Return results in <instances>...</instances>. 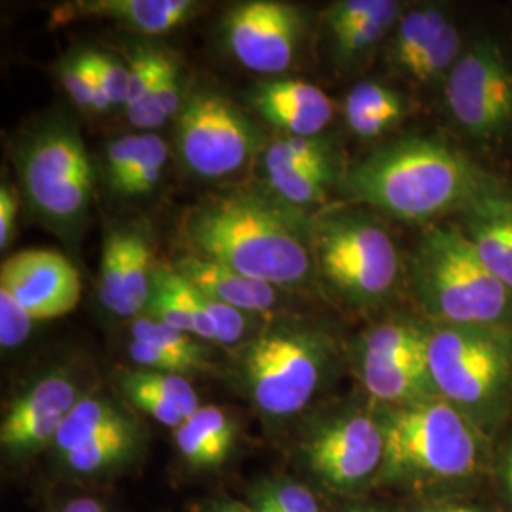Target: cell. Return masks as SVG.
<instances>
[{"mask_svg": "<svg viewBox=\"0 0 512 512\" xmlns=\"http://www.w3.org/2000/svg\"><path fill=\"white\" fill-rule=\"evenodd\" d=\"M181 236L194 255L281 291L311 293L319 285L313 219L270 190L238 188L192 205Z\"/></svg>", "mask_w": 512, "mask_h": 512, "instance_id": "6da1fadb", "label": "cell"}, {"mask_svg": "<svg viewBox=\"0 0 512 512\" xmlns=\"http://www.w3.org/2000/svg\"><path fill=\"white\" fill-rule=\"evenodd\" d=\"M499 179L437 137L406 135L351 165L340 186L363 203L410 224L458 215Z\"/></svg>", "mask_w": 512, "mask_h": 512, "instance_id": "7a4b0ae2", "label": "cell"}, {"mask_svg": "<svg viewBox=\"0 0 512 512\" xmlns=\"http://www.w3.org/2000/svg\"><path fill=\"white\" fill-rule=\"evenodd\" d=\"M408 285L431 323L512 327V291L478 258L456 222L429 224L408 262Z\"/></svg>", "mask_w": 512, "mask_h": 512, "instance_id": "3957f363", "label": "cell"}, {"mask_svg": "<svg viewBox=\"0 0 512 512\" xmlns=\"http://www.w3.org/2000/svg\"><path fill=\"white\" fill-rule=\"evenodd\" d=\"M427 366L440 399L482 433L505 420L512 399V327L427 321Z\"/></svg>", "mask_w": 512, "mask_h": 512, "instance_id": "277c9868", "label": "cell"}, {"mask_svg": "<svg viewBox=\"0 0 512 512\" xmlns=\"http://www.w3.org/2000/svg\"><path fill=\"white\" fill-rule=\"evenodd\" d=\"M336 361L329 330L281 319L260 330L238 353V378L249 401L268 418L300 414L327 382Z\"/></svg>", "mask_w": 512, "mask_h": 512, "instance_id": "5b68a950", "label": "cell"}, {"mask_svg": "<svg viewBox=\"0 0 512 512\" xmlns=\"http://www.w3.org/2000/svg\"><path fill=\"white\" fill-rule=\"evenodd\" d=\"M313 251L319 285L353 310H378L399 289V247L368 211L338 209L315 217Z\"/></svg>", "mask_w": 512, "mask_h": 512, "instance_id": "8992f818", "label": "cell"}, {"mask_svg": "<svg viewBox=\"0 0 512 512\" xmlns=\"http://www.w3.org/2000/svg\"><path fill=\"white\" fill-rule=\"evenodd\" d=\"M384 435L382 480H456L473 475L482 456V431L440 397L376 414Z\"/></svg>", "mask_w": 512, "mask_h": 512, "instance_id": "52a82bcc", "label": "cell"}, {"mask_svg": "<svg viewBox=\"0 0 512 512\" xmlns=\"http://www.w3.org/2000/svg\"><path fill=\"white\" fill-rule=\"evenodd\" d=\"M23 194L52 230L71 238L90 211L93 169L74 124L54 120L31 135L18 154Z\"/></svg>", "mask_w": 512, "mask_h": 512, "instance_id": "ba28073f", "label": "cell"}, {"mask_svg": "<svg viewBox=\"0 0 512 512\" xmlns=\"http://www.w3.org/2000/svg\"><path fill=\"white\" fill-rule=\"evenodd\" d=\"M177 118L179 158L203 181L236 175L266 148V139L255 122L228 97L213 90L188 93Z\"/></svg>", "mask_w": 512, "mask_h": 512, "instance_id": "9c48e42d", "label": "cell"}, {"mask_svg": "<svg viewBox=\"0 0 512 512\" xmlns=\"http://www.w3.org/2000/svg\"><path fill=\"white\" fill-rule=\"evenodd\" d=\"M357 374L382 406H403L439 397L427 366V321L389 317L359 336Z\"/></svg>", "mask_w": 512, "mask_h": 512, "instance_id": "30bf717a", "label": "cell"}, {"mask_svg": "<svg viewBox=\"0 0 512 512\" xmlns=\"http://www.w3.org/2000/svg\"><path fill=\"white\" fill-rule=\"evenodd\" d=\"M444 105L465 135L495 141L512 128V69L494 40H475L446 76Z\"/></svg>", "mask_w": 512, "mask_h": 512, "instance_id": "8fae6325", "label": "cell"}, {"mask_svg": "<svg viewBox=\"0 0 512 512\" xmlns=\"http://www.w3.org/2000/svg\"><path fill=\"white\" fill-rule=\"evenodd\" d=\"M304 12L281 0H249L232 6L222 19L228 52L251 73H285L302 52L306 38Z\"/></svg>", "mask_w": 512, "mask_h": 512, "instance_id": "7c38bea8", "label": "cell"}, {"mask_svg": "<svg viewBox=\"0 0 512 512\" xmlns=\"http://www.w3.org/2000/svg\"><path fill=\"white\" fill-rule=\"evenodd\" d=\"M304 454L323 482L336 490H351L382 471L384 435L374 414L348 410L313 429Z\"/></svg>", "mask_w": 512, "mask_h": 512, "instance_id": "4fadbf2b", "label": "cell"}, {"mask_svg": "<svg viewBox=\"0 0 512 512\" xmlns=\"http://www.w3.org/2000/svg\"><path fill=\"white\" fill-rule=\"evenodd\" d=\"M88 393L65 370L40 376L10 403L0 423V444L16 458H29L54 446L55 439L74 410Z\"/></svg>", "mask_w": 512, "mask_h": 512, "instance_id": "5bb4252c", "label": "cell"}, {"mask_svg": "<svg viewBox=\"0 0 512 512\" xmlns=\"http://www.w3.org/2000/svg\"><path fill=\"white\" fill-rule=\"evenodd\" d=\"M0 287L16 296L35 321L67 315L80 300V275L73 264L48 249H29L2 262Z\"/></svg>", "mask_w": 512, "mask_h": 512, "instance_id": "9a60e30c", "label": "cell"}, {"mask_svg": "<svg viewBox=\"0 0 512 512\" xmlns=\"http://www.w3.org/2000/svg\"><path fill=\"white\" fill-rule=\"evenodd\" d=\"M249 103L266 122L293 137H321L336 114V105L327 93L296 78L260 82L249 93Z\"/></svg>", "mask_w": 512, "mask_h": 512, "instance_id": "2e32d148", "label": "cell"}, {"mask_svg": "<svg viewBox=\"0 0 512 512\" xmlns=\"http://www.w3.org/2000/svg\"><path fill=\"white\" fill-rule=\"evenodd\" d=\"M478 258L512 291V190L494 184L456 215Z\"/></svg>", "mask_w": 512, "mask_h": 512, "instance_id": "e0dca14e", "label": "cell"}, {"mask_svg": "<svg viewBox=\"0 0 512 512\" xmlns=\"http://www.w3.org/2000/svg\"><path fill=\"white\" fill-rule=\"evenodd\" d=\"M173 268L202 293L251 315L268 313L281 300V289L274 285L239 274L220 262L194 253L177 258Z\"/></svg>", "mask_w": 512, "mask_h": 512, "instance_id": "ac0fdd59", "label": "cell"}, {"mask_svg": "<svg viewBox=\"0 0 512 512\" xmlns=\"http://www.w3.org/2000/svg\"><path fill=\"white\" fill-rule=\"evenodd\" d=\"M192 0H86L61 6L55 23L78 18H107L143 35H164L181 27L196 12Z\"/></svg>", "mask_w": 512, "mask_h": 512, "instance_id": "d6986e66", "label": "cell"}, {"mask_svg": "<svg viewBox=\"0 0 512 512\" xmlns=\"http://www.w3.org/2000/svg\"><path fill=\"white\" fill-rule=\"evenodd\" d=\"M145 313L173 329L196 336L198 340L217 342L203 294L183 275L177 274L173 266L156 264L152 294Z\"/></svg>", "mask_w": 512, "mask_h": 512, "instance_id": "ffe728a7", "label": "cell"}, {"mask_svg": "<svg viewBox=\"0 0 512 512\" xmlns=\"http://www.w3.org/2000/svg\"><path fill=\"white\" fill-rule=\"evenodd\" d=\"M236 421L219 406H202L175 429V444L194 469L220 467L232 452Z\"/></svg>", "mask_w": 512, "mask_h": 512, "instance_id": "44dd1931", "label": "cell"}, {"mask_svg": "<svg viewBox=\"0 0 512 512\" xmlns=\"http://www.w3.org/2000/svg\"><path fill=\"white\" fill-rule=\"evenodd\" d=\"M450 21L452 18L439 4H423L404 10L393 33L389 35L387 61L391 69L399 74L406 73V69Z\"/></svg>", "mask_w": 512, "mask_h": 512, "instance_id": "7402d4cb", "label": "cell"}, {"mask_svg": "<svg viewBox=\"0 0 512 512\" xmlns=\"http://www.w3.org/2000/svg\"><path fill=\"white\" fill-rule=\"evenodd\" d=\"M133 420L128 412L120 408L105 395H86L80 403L74 406L73 412L67 416L57 439H55V452L63 456L74 448L90 442V440L103 437L114 429L126 427Z\"/></svg>", "mask_w": 512, "mask_h": 512, "instance_id": "603a6c76", "label": "cell"}, {"mask_svg": "<svg viewBox=\"0 0 512 512\" xmlns=\"http://www.w3.org/2000/svg\"><path fill=\"white\" fill-rule=\"evenodd\" d=\"M156 262L145 230L124 228V281L118 317L135 319L147 311Z\"/></svg>", "mask_w": 512, "mask_h": 512, "instance_id": "cb8c5ba5", "label": "cell"}, {"mask_svg": "<svg viewBox=\"0 0 512 512\" xmlns=\"http://www.w3.org/2000/svg\"><path fill=\"white\" fill-rule=\"evenodd\" d=\"M404 6L397 0H382L380 8L359 21L346 31L332 35V55L340 69L357 65L363 57L376 50L387 35L393 33L399 18L403 16Z\"/></svg>", "mask_w": 512, "mask_h": 512, "instance_id": "d4e9b609", "label": "cell"}, {"mask_svg": "<svg viewBox=\"0 0 512 512\" xmlns=\"http://www.w3.org/2000/svg\"><path fill=\"white\" fill-rule=\"evenodd\" d=\"M340 160L327 164L308 165L291 171L268 173L266 183L270 192L281 202L306 211L311 205L325 202L330 188L342 181Z\"/></svg>", "mask_w": 512, "mask_h": 512, "instance_id": "484cf974", "label": "cell"}, {"mask_svg": "<svg viewBox=\"0 0 512 512\" xmlns=\"http://www.w3.org/2000/svg\"><path fill=\"white\" fill-rule=\"evenodd\" d=\"M139 429L137 423L114 429L103 437L90 440L71 452L59 456L63 465L76 475H97L114 465L124 463L137 450Z\"/></svg>", "mask_w": 512, "mask_h": 512, "instance_id": "4316f807", "label": "cell"}, {"mask_svg": "<svg viewBox=\"0 0 512 512\" xmlns=\"http://www.w3.org/2000/svg\"><path fill=\"white\" fill-rule=\"evenodd\" d=\"M184 97L181 69L177 61L167 54L164 67L158 74L152 90L143 105L128 110L129 122L139 129H158L167 124L173 116H179L183 109Z\"/></svg>", "mask_w": 512, "mask_h": 512, "instance_id": "83f0119b", "label": "cell"}, {"mask_svg": "<svg viewBox=\"0 0 512 512\" xmlns=\"http://www.w3.org/2000/svg\"><path fill=\"white\" fill-rule=\"evenodd\" d=\"M327 162H338V154L325 137L279 135L262 152L264 175Z\"/></svg>", "mask_w": 512, "mask_h": 512, "instance_id": "f1b7e54d", "label": "cell"}, {"mask_svg": "<svg viewBox=\"0 0 512 512\" xmlns=\"http://www.w3.org/2000/svg\"><path fill=\"white\" fill-rule=\"evenodd\" d=\"M463 50L465 46L458 25L450 21L435 40L418 55V59L406 69L403 76L416 84H444L446 76L458 63Z\"/></svg>", "mask_w": 512, "mask_h": 512, "instance_id": "f546056e", "label": "cell"}, {"mask_svg": "<svg viewBox=\"0 0 512 512\" xmlns=\"http://www.w3.org/2000/svg\"><path fill=\"white\" fill-rule=\"evenodd\" d=\"M118 380L137 385L145 391L162 397L167 403L173 404L184 418H190L192 414H196L202 408L196 389L184 376H179V374H165V372H156V370L133 368V370H122L118 374Z\"/></svg>", "mask_w": 512, "mask_h": 512, "instance_id": "4dcf8cb0", "label": "cell"}, {"mask_svg": "<svg viewBox=\"0 0 512 512\" xmlns=\"http://www.w3.org/2000/svg\"><path fill=\"white\" fill-rule=\"evenodd\" d=\"M167 164V145L164 139L152 131L141 133V145L137 158L129 169L128 177L118 190V196L141 198L154 190L164 175Z\"/></svg>", "mask_w": 512, "mask_h": 512, "instance_id": "1f68e13d", "label": "cell"}, {"mask_svg": "<svg viewBox=\"0 0 512 512\" xmlns=\"http://www.w3.org/2000/svg\"><path fill=\"white\" fill-rule=\"evenodd\" d=\"M131 338L139 340V342L154 344L158 348L179 353L184 357H192V359L202 361V363H209L207 361L209 353H207V349L203 348L202 342L196 336L186 334L183 330L173 329L162 321L150 317L147 313L133 319Z\"/></svg>", "mask_w": 512, "mask_h": 512, "instance_id": "d6a6232c", "label": "cell"}, {"mask_svg": "<svg viewBox=\"0 0 512 512\" xmlns=\"http://www.w3.org/2000/svg\"><path fill=\"white\" fill-rule=\"evenodd\" d=\"M255 512H321L315 495L302 484L289 480H275L262 484L255 495Z\"/></svg>", "mask_w": 512, "mask_h": 512, "instance_id": "836d02e7", "label": "cell"}, {"mask_svg": "<svg viewBox=\"0 0 512 512\" xmlns=\"http://www.w3.org/2000/svg\"><path fill=\"white\" fill-rule=\"evenodd\" d=\"M99 275V298L110 313H118L124 281V228H114L107 234Z\"/></svg>", "mask_w": 512, "mask_h": 512, "instance_id": "e575fe53", "label": "cell"}, {"mask_svg": "<svg viewBox=\"0 0 512 512\" xmlns=\"http://www.w3.org/2000/svg\"><path fill=\"white\" fill-rule=\"evenodd\" d=\"M128 351L131 361L137 365V368H145V370L186 376V374L209 368V363H202L192 357H184L179 353L158 348V346L147 344V342H139V340H131Z\"/></svg>", "mask_w": 512, "mask_h": 512, "instance_id": "d590c367", "label": "cell"}, {"mask_svg": "<svg viewBox=\"0 0 512 512\" xmlns=\"http://www.w3.org/2000/svg\"><path fill=\"white\" fill-rule=\"evenodd\" d=\"M167 54L162 50L143 48L129 57V92L126 112L137 109L145 103L158 74L164 67Z\"/></svg>", "mask_w": 512, "mask_h": 512, "instance_id": "8d00e7d4", "label": "cell"}, {"mask_svg": "<svg viewBox=\"0 0 512 512\" xmlns=\"http://www.w3.org/2000/svg\"><path fill=\"white\" fill-rule=\"evenodd\" d=\"M349 129L363 139H376L406 118V103L393 107H344Z\"/></svg>", "mask_w": 512, "mask_h": 512, "instance_id": "74e56055", "label": "cell"}, {"mask_svg": "<svg viewBox=\"0 0 512 512\" xmlns=\"http://www.w3.org/2000/svg\"><path fill=\"white\" fill-rule=\"evenodd\" d=\"M59 78L74 107L82 112H93L92 67L86 50L61 61Z\"/></svg>", "mask_w": 512, "mask_h": 512, "instance_id": "f35d334b", "label": "cell"}, {"mask_svg": "<svg viewBox=\"0 0 512 512\" xmlns=\"http://www.w3.org/2000/svg\"><path fill=\"white\" fill-rule=\"evenodd\" d=\"M202 294L205 310L209 313L211 323L215 327L217 344H220V346H238V344H241L243 338L247 336L249 325H251V313L236 310V308H232L224 302L211 298L209 294Z\"/></svg>", "mask_w": 512, "mask_h": 512, "instance_id": "ab89813d", "label": "cell"}, {"mask_svg": "<svg viewBox=\"0 0 512 512\" xmlns=\"http://www.w3.org/2000/svg\"><path fill=\"white\" fill-rule=\"evenodd\" d=\"M33 315L25 310L16 296L0 287V346L16 349L27 342L33 330Z\"/></svg>", "mask_w": 512, "mask_h": 512, "instance_id": "60d3db41", "label": "cell"}, {"mask_svg": "<svg viewBox=\"0 0 512 512\" xmlns=\"http://www.w3.org/2000/svg\"><path fill=\"white\" fill-rule=\"evenodd\" d=\"M139 145H141V133H128L110 141L107 147V158H105V177L114 194H118V190L126 181L129 169L137 158Z\"/></svg>", "mask_w": 512, "mask_h": 512, "instance_id": "b9f144b4", "label": "cell"}, {"mask_svg": "<svg viewBox=\"0 0 512 512\" xmlns=\"http://www.w3.org/2000/svg\"><path fill=\"white\" fill-rule=\"evenodd\" d=\"M90 55H92L93 67L99 74V80L109 95L110 105L126 109L129 92L128 65L122 63L120 59H116L114 55L105 54V52L90 50Z\"/></svg>", "mask_w": 512, "mask_h": 512, "instance_id": "7bdbcfd3", "label": "cell"}, {"mask_svg": "<svg viewBox=\"0 0 512 512\" xmlns=\"http://www.w3.org/2000/svg\"><path fill=\"white\" fill-rule=\"evenodd\" d=\"M118 384H120V389L124 391V395L128 397L129 403L133 404L135 408H139L141 412H145L152 420L165 425V427H171L175 431L186 420L173 404L167 403L162 397H158L150 391H145L137 385L128 384L124 380H118Z\"/></svg>", "mask_w": 512, "mask_h": 512, "instance_id": "ee69618b", "label": "cell"}, {"mask_svg": "<svg viewBox=\"0 0 512 512\" xmlns=\"http://www.w3.org/2000/svg\"><path fill=\"white\" fill-rule=\"evenodd\" d=\"M382 0H338L332 2L325 12V25L329 35H338L359 21L372 16L380 8Z\"/></svg>", "mask_w": 512, "mask_h": 512, "instance_id": "f6af8a7d", "label": "cell"}, {"mask_svg": "<svg viewBox=\"0 0 512 512\" xmlns=\"http://www.w3.org/2000/svg\"><path fill=\"white\" fill-rule=\"evenodd\" d=\"M19 198L14 184H2L0 188V249L6 251L14 236Z\"/></svg>", "mask_w": 512, "mask_h": 512, "instance_id": "bcb514c9", "label": "cell"}, {"mask_svg": "<svg viewBox=\"0 0 512 512\" xmlns=\"http://www.w3.org/2000/svg\"><path fill=\"white\" fill-rule=\"evenodd\" d=\"M61 512H105V509L101 507V503H97L95 499H90V497H78V499H73V501H69Z\"/></svg>", "mask_w": 512, "mask_h": 512, "instance_id": "7dc6e473", "label": "cell"}, {"mask_svg": "<svg viewBox=\"0 0 512 512\" xmlns=\"http://www.w3.org/2000/svg\"><path fill=\"white\" fill-rule=\"evenodd\" d=\"M501 473H503V484H505V490H507V495H509V499H511L512 503V444H509V448H507V452H505Z\"/></svg>", "mask_w": 512, "mask_h": 512, "instance_id": "c3c4849f", "label": "cell"}, {"mask_svg": "<svg viewBox=\"0 0 512 512\" xmlns=\"http://www.w3.org/2000/svg\"><path fill=\"white\" fill-rule=\"evenodd\" d=\"M205 512H255V509L239 501H220Z\"/></svg>", "mask_w": 512, "mask_h": 512, "instance_id": "681fc988", "label": "cell"}, {"mask_svg": "<svg viewBox=\"0 0 512 512\" xmlns=\"http://www.w3.org/2000/svg\"><path fill=\"white\" fill-rule=\"evenodd\" d=\"M429 512H482L475 509V507H469V505H444V507H437L433 511Z\"/></svg>", "mask_w": 512, "mask_h": 512, "instance_id": "f907efd6", "label": "cell"}, {"mask_svg": "<svg viewBox=\"0 0 512 512\" xmlns=\"http://www.w3.org/2000/svg\"><path fill=\"white\" fill-rule=\"evenodd\" d=\"M353 512H366V511H353Z\"/></svg>", "mask_w": 512, "mask_h": 512, "instance_id": "816d5d0a", "label": "cell"}]
</instances>
